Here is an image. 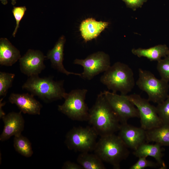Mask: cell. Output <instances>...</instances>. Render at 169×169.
Returning <instances> with one entry per match:
<instances>
[{"label": "cell", "mask_w": 169, "mask_h": 169, "mask_svg": "<svg viewBox=\"0 0 169 169\" xmlns=\"http://www.w3.org/2000/svg\"><path fill=\"white\" fill-rule=\"evenodd\" d=\"M8 0H0L1 3L3 5H6L8 3ZM11 3L13 5H14L16 3L17 0H11Z\"/></svg>", "instance_id": "cell-31"}, {"label": "cell", "mask_w": 169, "mask_h": 169, "mask_svg": "<svg viewBox=\"0 0 169 169\" xmlns=\"http://www.w3.org/2000/svg\"><path fill=\"white\" fill-rule=\"evenodd\" d=\"M128 148L118 135L113 133L100 136L93 151L103 162L118 169L129 155Z\"/></svg>", "instance_id": "cell-3"}, {"label": "cell", "mask_w": 169, "mask_h": 169, "mask_svg": "<svg viewBox=\"0 0 169 169\" xmlns=\"http://www.w3.org/2000/svg\"><path fill=\"white\" fill-rule=\"evenodd\" d=\"M169 48L165 44H159L148 49H133L131 52L139 57H144L150 61H158L162 57L167 56Z\"/></svg>", "instance_id": "cell-19"}, {"label": "cell", "mask_w": 169, "mask_h": 169, "mask_svg": "<svg viewBox=\"0 0 169 169\" xmlns=\"http://www.w3.org/2000/svg\"><path fill=\"white\" fill-rule=\"evenodd\" d=\"M21 57L19 51L6 38L0 39V64L10 66Z\"/></svg>", "instance_id": "cell-17"}, {"label": "cell", "mask_w": 169, "mask_h": 169, "mask_svg": "<svg viewBox=\"0 0 169 169\" xmlns=\"http://www.w3.org/2000/svg\"><path fill=\"white\" fill-rule=\"evenodd\" d=\"M8 100L10 103L16 105L20 111L24 114H40L42 105L31 94L12 93L9 96Z\"/></svg>", "instance_id": "cell-14"}, {"label": "cell", "mask_w": 169, "mask_h": 169, "mask_svg": "<svg viewBox=\"0 0 169 169\" xmlns=\"http://www.w3.org/2000/svg\"><path fill=\"white\" fill-rule=\"evenodd\" d=\"M100 80L112 92L119 91L124 95L132 90L135 84L132 70L127 64L120 62L115 63L104 72Z\"/></svg>", "instance_id": "cell-4"}, {"label": "cell", "mask_w": 169, "mask_h": 169, "mask_svg": "<svg viewBox=\"0 0 169 169\" xmlns=\"http://www.w3.org/2000/svg\"><path fill=\"white\" fill-rule=\"evenodd\" d=\"M125 3L127 7L132 9L134 11L139 8H141L147 0H122Z\"/></svg>", "instance_id": "cell-28"}, {"label": "cell", "mask_w": 169, "mask_h": 169, "mask_svg": "<svg viewBox=\"0 0 169 169\" xmlns=\"http://www.w3.org/2000/svg\"><path fill=\"white\" fill-rule=\"evenodd\" d=\"M146 141L155 142L161 146H169V124L161 125L146 131Z\"/></svg>", "instance_id": "cell-20"}, {"label": "cell", "mask_w": 169, "mask_h": 169, "mask_svg": "<svg viewBox=\"0 0 169 169\" xmlns=\"http://www.w3.org/2000/svg\"><path fill=\"white\" fill-rule=\"evenodd\" d=\"M157 113L163 124H169V95L156 107Z\"/></svg>", "instance_id": "cell-24"}, {"label": "cell", "mask_w": 169, "mask_h": 169, "mask_svg": "<svg viewBox=\"0 0 169 169\" xmlns=\"http://www.w3.org/2000/svg\"><path fill=\"white\" fill-rule=\"evenodd\" d=\"M139 77L136 84L141 90L146 93L149 101L157 104L164 101L168 97V82L158 79L150 71L138 69Z\"/></svg>", "instance_id": "cell-5"}, {"label": "cell", "mask_w": 169, "mask_h": 169, "mask_svg": "<svg viewBox=\"0 0 169 169\" xmlns=\"http://www.w3.org/2000/svg\"><path fill=\"white\" fill-rule=\"evenodd\" d=\"M167 56L169 57V53H168V54Z\"/></svg>", "instance_id": "cell-32"}, {"label": "cell", "mask_w": 169, "mask_h": 169, "mask_svg": "<svg viewBox=\"0 0 169 169\" xmlns=\"http://www.w3.org/2000/svg\"><path fill=\"white\" fill-rule=\"evenodd\" d=\"M88 121L100 136L115 133L121 124L103 92L98 95L94 104L89 109Z\"/></svg>", "instance_id": "cell-1"}, {"label": "cell", "mask_w": 169, "mask_h": 169, "mask_svg": "<svg viewBox=\"0 0 169 169\" xmlns=\"http://www.w3.org/2000/svg\"><path fill=\"white\" fill-rule=\"evenodd\" d=\"M77 161L83 169H106L103 161L95 153L81 152L78 156Z\"/></svg>", "instance_id": "cell-21"}, {"label": "cell", "mask_w": 169, "mask_h": 169, "mask_svg": "<svg viewBox=\"0 0 169 169\" xmlns=\"http://www.w3.org/2000/svg\"><path fill=\"white\" fill-rule=\"evenodd\" d=\"M103 92L121 124L127 123L131 118H140L138 110L126 95H119L108 90H104Z\"/></svg>", "instance_id": "cell-9"}, {"label": "cell", "mask_w": 169, "mask_h": 169, "mask_svg": "<svg viewBox=\"0 0 169 169\" xmlns=\"http://www.w3.org/2000/svg\"><path fill=\"white\" fill-rule=\"evenodd\" d=\"M161 146L157 143L152 144L144 143L134 151L133 154L138 158H146L148 156L153 157L156 160L161 169H165L166 165L162 159L163 150Z\"/></svg>", "instance_id": "cell-18"}, {"label": "cell", "mask_w": 169, "mask_h": 169, "mask_svg": "<svg viewBox=\"0 0 169 169\" xmlns=\"http://www.w3.org/2000/svg\"><path fill=\"white\" fill-rule=\"evenodd\" d=\"M21 112H12L5 115L2 119L4 123L3 131L0 135V141H3L13 136L21 134L24 127V120Z\"/></svg>", "instance_id": "cell-13"}, {"label": "cell", "mask_w": 169, "mask_h": 169, "mask_svg": "<svg viewBox=\"0 0 169 169\" xmlns=\"http://www.w3.org/2000/svg\"><path fill=\"white\" fill-rule=\"evenodd\" d=\"M118 136L128 148L136 150L146 141V131L127 124H121Z\"/></svg>", "instance_id": "cell-12"}, {"label": "cell", "mask_w": 169, "mask_h": 169, "mask_svg": "<svg viewBox=\"0 0 169 169\" xmlns=\"http://www.w3.org/2000/svg\"><path fill=\"white\" fill-rule=\"evenodd\" d=\"M3 99V98L1 99L0 101V117L1 119L5 115L2 109V106H3L5 104V102H2Z\"/></svg>", "instance_id": "cell-30"}, {"label": "cell", "mask_w": 169, "mask_h": 169, "mask_svg": "<svg viewBox=\"0 0 169 169\" xmlns=\"http://www.w3.org/2000/svg\"><path fill=\"white\" fill-rule=\"evenodd\" d=\"M73 63L83 67V71L80 77L88 80L104 72L111 66L109 55L102 51L92 53L84 59H76Z\"/></svg>", "instance_id": "cell-8"}, {"label": "cell", "mask_w": 169, "mask_h": 169, "mask_svg": "<svg viewBox=\"0 0 169 169\" xmlns=\"http://www.w3.org/2000/svg\"><path fill=\"white\" fill-rule=\"evenodd\" d=\"M27 10L25 6L13 7L12 10L16 21V26L13 33V36L15 37L18 28L19 27L20 22L23 17Z\"/></svg>", "instance_id": "cell-26"}, {"label": "cell", "mask_w": 169, "mask_h": 169, "mask_svg": "<svg viewBox=\"0 0 169 169\" xmlns=\"http://www.w3.org/2000/svg\"><path fill=\"white\" fill-rule=\"evenodd\" d=\"M63 169H83L78 163L77 164L69 161L65 162L62 167Z\"/></svg>", "instance_id": "cell-29"}, {"label": "cell", "mask_w": 169, "mask_h": 169, "mask_svg": "<svg viewBox=\"0 0 169 169\" xmlns=\"http://www.w3.org/2000/svg\"><path fill=\"white\" fill-rule=\"evenodd\" d=\"M109 24L107 22L97 21L94 18H88L81 22L79 29L82 37L87 42L97 38Z\"/></svg>", "instance_id": "cell-16"}, {"label": "cell", "mask_w": 169, "mask_h": 169, "mask_svg": "<svg viewBox=\"0 0 169 169\" xmlns=\"http://www.w3.org/2000/svg\"><path fill=\"white\" fill-rule=\"evenodd\" d=\"M15 76L14 74L0 72V96L4 97L12 86Z\"/></svg>", "instance_id": "cell-23"}, {"label": "cell", "mask_w": 169, "mask_h": 169, "mask_svg": "<svg viewBox=\"0 0 169 169\" xmlns=\"http://www.w3.org/2000/svg\"><path fill=\"white\" fill-rule=\"evenodd\" d=\"M126 96L139 111L141 128L146 131L163 124L157 113L156 107L150 104L148 99L136 94Z\"/></svg>", "instance_id": "cell-10"}, {"label": "cell", "mask_w": 169, "mask_h": 169, "mask_svg": "<svg viewBox=\"0 0 169 169\" xmlns=\"http://www.w3.org/2000/svg\"><path fill=\"white\" fill-rule=\"evenodd\" d=\"M98 136L92 126L74 127L67 133L65 142L70 150L89 152L94 151Z\"/></svg>", "instance_id": "cell-7"}, {"label": "cell", "mask_w": 169, "mask_h": 169, "mask_svg": "<svg viewBox=\"0 0 169 169\" xmlns=\"http://www.w3.org/2000/svg\"><path fill=\"white\" fill-rule=\"evenodd\" d=\"M45 58L39 50L28 49L19 60L21 72L28 77L38 75L46 67L44 64Z\"/></svg>", "instance_id": "cell-11"}, {"label": "cell", "mask_w": 169, "mask_h": 169, "mask_svg": "<svg viewBox=\"0 0 169 169\" xmlns=\"http://www.w3.org/2000/svg\"><path fill=\"white\" fill-rule=\"evenodd\" d=\"M13 146L16 151L25 157H30L33 153L31 143L22 134L14 136Z\"/></svg>", "instance_id": "cell-22"}, {"label": "cell", "mask_w": 169, "mask_h": 169, "mask_svg": "<svg viewBox=\"0 0 169 169\" xmlns=\"http://www.w3.org/2000/svg\"><path fill=\"white\" fill-rule=\"evenodd\" d=\"M138 158L137 161L131 166L129 169H144L148 167L156 168L158 165L153 161L147 160L146 157H141Z\"/></svg>", "instance_id": "cell-27"}, {"label": "cell", "mask_w": 169, "mask_h": 169, "mask_svg": "<svg viewBox=\"0 0 169 169\" xmlns=\"http://www.w3.org/2000/svg\"><path fill=\"white\" fill-rule=\"evenodd\" d=\"M64 80H54L51 77L41 78L38 75L28 77L22 86L44 101L51 102L64 99L67 93L64 88Z\"/></svg>", "instance_id": "cell-2"}, {"label": "cell", "mask_w": 169, "mask_h": 169, "mask_svg": "<svg viewBox=\"0 0 169 169\" xmlns=\"http://www.w3.org/2000/svg\"><path fill=\"white\" fill-rule=\"evenodd\" d=\"M157 69L161 78L167 82L169 81V57L167 56L158 61Z\"/></svg>", "instance_id": "cell-25"}, {"label": "cell", "mask_w": 169, "mask_h": 169, "mask_svg": "<svg viewBox=\"0 0 169 169\" xmlns=\"http://www.w3.org/2000/svg\"><path fill=\"white\" fill-rule=\"evenodd\" d=\"M65 41V36H61L53 48L48 51L46 58L50 60L51 67L59 72L67 75L72 74L80 77L81 74L69 71L63 65L64 47Z\"/></svg>", "instance_id": "cell-15"}, {"label": "cell", "mask_w": 169, "mask_h": 169, "mask_svg": "<svg viewBox=\"0 0 169 169\" xmlns=\"http://www.w3.org/2000/svg\"><path fill=\"white\" fill-rule=\"evenodd\" d=\"M87 92L86 89H76L67 93L64 103L58 105V110L71 120H88L89 109L85 102Z\"/></svg>", "instance_id": "cell-6"}]
</instances>
